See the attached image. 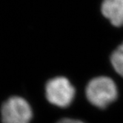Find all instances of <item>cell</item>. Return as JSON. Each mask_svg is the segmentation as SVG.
I'll use <instances>...</instances> for the list:
<instances>
[{
    "mask_svg": "<svg viewBox=\"0 0 123 123\" xmlns=\"http://www.w3.org/2000/svg\"><path fill=\"white\" fill-rule=\"evenodd\" d=\"M84 96L92 107L105 111L115 104L119 98L118 83L108 75L96 76L87 82Z\"/></svg>",
    "mask_w": 123,
    "mask_h": 123,
    "instance_id": "1",
    "label": "cell"
},
{
    "mask_svg": "<svg viewBox=\"0 0 123 123\" xmlns=\"http://www.w3.org/2000/svg\"><path fill=\"white\" fill-rule=\"evenodd\" d=\"M33 117L31 104L19 95L10 96L0 106L2 123H31Z\"/></svg>",
    "mask_w": 123,
    "mask_h": 123,
    "instance_id": "3",
    "label": "cell"
},
{
    "mask_svg": "<svg viewBox=\"0 0 123 123\" xmlns=\"http://www.w3.org/2000/svg\"><path fill=\"white\" fill-rule=\"evenodd\" d=\"M102 13L113 25H123V0H104Z\"/></svg>",
    "mask_w": 123,
    "mask_h": 123,
    "instance_id": "4",
    "label": "cell"
},
{
    "mask_svg": "<svg viewBox=\"0 0 123 123\" xmlns=\"http://www.w3.org/2000/svg\"><path fill=\"white\" fill-rule=\"evenodd\" d=\"M110 62L114 72L123 80V43L112 52Z\"/></svg>",
    "mask_w": 123,
    "mask_h": 123,
    "instance_id": "5",
    "label": "cell"
},
{
    "mask_svg": "<svg viewBox=\"0 0 123 123\" xmlns=\"http://www.w3.org/2000/svg\"><path fill=\"white\" fill-rule=\"evenodd\" d=\"M56 123H87L82 119L72 117H63L60 118Z\"/></svg>",
    "mask_w": 123,
    "mask_h": 123,
    "instance_id": "6",
    "label": "cell"
},
{
    "mask_svg": "<svg viewBox=\"0 0 123 123\" xmlns=\"http://www.w3.org/2000/svg\"><path fill=\"white\" fill-rule=\"evenodd\" d=\"M47 102L59 110H68L76 101L78 90L68 77L58 75L48 79L44 87Z\"/></svg>",
    "mask_w": 123,
    "mask_h": 123,
    "instance_id": "2",
    "label": "cell"
}]
</instances>
